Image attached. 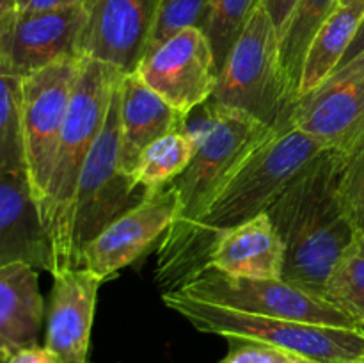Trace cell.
I'll return each mask as SVG.
<instances>
[{
    "mask_svg": "<svg viewBox=\"0 0 364 363\" xmlns=\"http://www.w3.org/2000/svg\"><path fill=\"white\" fill-rule=\"evenodd\" d=\"M322 149L316 139L294 125L274 128L231 174L180 248L156 260L155 281L162 294L205 273L223 235L267 212L288 182Z\"/></svg>",
    "mask_w": 364,
    "mask_h": 363,
    "instance_id": "obj_1",
    "label": "cell"
},
{
    "mask_svg": "<svg viewBox=\"0 0 364 363\" xmlns=\"http://www.w3.org/2000/svg\"><path fill=\"white\" fill-rule=\"evenodd\" d=\"M340 167L341 152L323 148L267 209L284 246L283 280L316 295L355 235L338 196Z\"/></svg>",
    "mask_w": 364,
    "mask_h": 363,
    "instance_id": "obj_2",
    "label": "cell"
},
{
    "mask_svg": "<svg viewBox=\"0 0 364 363\" xmlns=\"http://www.w3.org/2000/svg\"><path fill=\"white\" fill-rule=\"evenodd\" d=\"M198 110L194 127L187 123L198 139V148L187 169L173 182L178 214L160 241L156 260L167 258L180 248L231 174L274 130L240 110L212 102H205Z\"/></svg>",
    "mask_w": 364,
    "mask_h": 363,
    "instance_id": "obj_3",
    "label": "cell"
},
{
    "mask_svg": "<svg viewBox=\"0 0 364 363\" xmlns=\"http://www.w3.org/2000/svg\"><path fill=\"white\" fill-rule=\"evenodd\" d=\"M123 75L109 64L82 57V66L60 132L48 187L45 198L39 203L41 221L52 244V276L59 273L63 263L68 221L78 177L95 146L96 137L102 132L114 88Z\"/></svg>",
    "mask_w": 364,
    "mask_h": 363,
    "instance_id": "obj_4",
    "label": "cell"
},
{
    "mask_svg": "<svg viewBox=\"0 0 364 363\" xmlns=\"http://www.w3.org/2000/svg\"><path fill=\"white\" fill-rule=\"evenodd\" d=\"M208 102L240 110L269 128L290 125L297 95L281 60L279 32L262 2L231 48Z\"/></svg>",
    "mask_w": 364,
    "mask_h": 363,
    "instance_id": "obj_5",
    "label": "cell"
},
{
    "mask_svg": "<svg viewBox=\"0 0 364 363\" xmlns=\"http://www.w3.org/2000/svg\"><path fill=\"white\" fill-rule=\"evenodd\" d=\"M121 80L114 88L105 123L78 177L59 273L80 267L82 253L89 242L149 196L119 164Z\"/></svg>",
    "mask_w": 364,
    "mask_h": 363,
    "instance_id": "obj_6",
    "label": "cell"
},
{
    "mask_svg": "<svg viewBox=\"0 0 364 363\" xmlns=\"http://www.w3.org/2000/svg\"><path fill=\"white\" fill-rule=\"evenodd\" d=\"M162 299L167 308L188 320L201 333L265 342L322 363H364L363 327L322 326L252 315L188 298L178 290L166 292Z\"/></svg>",
    "mask_w": 364,
    "mask_h": 363,
    "instance_id": "obj_7",
    "label": "cell"
},
{
    "mask_svg": "<svg viewBox=\"0 0 364 363\" xmlns=\"http://www.w3.org/2000/svg\"><path fill=\"white\" fill-rule=\"evenodd\" d=\"M178 292L252 315L338 327H361L338 306L284 280H252L206 269Z\"/></svg>",
    "mask_w": 364,
    "mask_h": 363,
    "instance_id": "obj_8",
    "label": "cell"
},
{
    "mask_svg": "<svg viewBox=\"0 0 364 363\" xmlns=\"http://www.w3.org/2000/svg\"><path fill=\"white\" fill-rule=\"evenodd\" d=\"M80 66L82 57H64L21 78L25 164L38 206L48 187L60 132Z\"/></svg>",
    "mask_w": 364,
    "mask_h": 363,
    "instance_id": "obj_9",
    "label": "cell"
},
{
    "mask_svg": "<svg viewBox=\"0 0 364 363\" xmlns=\"http://www.w3.org/2000/svg\"><path fill=\"white\" fill-rule=\"evenodd\" d=\"M135 73L185 116L212 98L219 78L212 45L199 27L183 28L149 50Z\"/></svg>",
    "mask_w": 364,
    "mask_h": 363,
    "instance_id": "obj_10",
    "label": "cell"
},
{
    "mask_svg": "<svg viewBox=\"0 0 364 363\" xmlns=\"http://www.w3.org/2000/svg\"><path fill=\"white\" fill-rule=\"evenodd\" d=\"M290 125L345 152L364 135V50L295 102Z\"/></svg>",
    "mask_w": 364,
    "mask_h": 363,
    "instance_id": "obj_11",
    "label": "cell"
},
{
    "mask_svg": "<svg viewBox=\"0 0 364 363\" xmlns=\"http://www.w3.org/2000/svg\"><path fill=\"white\" fill-rule=\"evenodd\" d=\"M85 7L25 13L0 21V73L23 78L64 57L78 56Z\"/></svg>",
    "mask_w": 364,
    "mask_h": 363,
    "instance_id": "obj_12",
    "label": "cell"
},
{
    "mask_svg": "<svg viewBox=\"0 0 364 363\" xmlns=\"http://www.w3.org/2000/svg\"><path fill=\"white\" fill-rule=\"evenodd\" d=\"M78 56L134 73L148 52L159 0H87Z\"/></svg>",
    "mask_w": 364,
    "mask_h": 363,
    "instance_id": "obj_13",
    "label": "cell"
},
{
    "mask_svg": "<svg viewBox=\"0 0 364 363\" xmlns=\"http://www.w3.org/2000/svg\"><path fill=\"white\" fill-rule=\"evenodd\" d=\"M176 214L178 191L171 184L149 194L89 242L82 253L80 267L102 280L114 276L144 255L156 241H162Z\"/></svg>",
    "mask_w": 364,
    "mask_h": 363,
    "instance_id": "obj_14",
    "label": "cell"
},
{
    "mask_svg": "<svg viewBox=\"0 0 364 363\" xmlns=\"http://www.w3.org/2000/svg\"><path fill=\"white\" fill-rule=\"evenodd\" d=\"M52 278L45 347L60 363H87L96 299L105 280L85 267L63 270Z\"/></svg>",
    "mask_w": 364,
    "mask_h": 363,
    "instance_id": "obj_15",
    "label": "cell"
},
{
    "mask_svg": "<svg viewBox=\"0 0 364 363\" xmlns=\"http://www.w3.org/2000/svg\"><path fill=\"white\" fill-rule=\"evenodd\" d=\"M13 262L52 273V244L27 174L0 180V265Z\"/></svg>",
    "mask_w": 364,
    "mask_h": 363,
    "instance_id": "obj_16",
    "label": "cell"
},
{
    "mask_svg": "<svg viewBox=\"0 0 364 363\" xmlns=\"http://www.w3.org/2000/svg\"><path fill=\"white\" fill-rule=\"evenodd\" d=\"M187 120L188 116L160 98L135 71L124 75L119 96L121 169L132 177L146 146L171 132L185 130Z\"/></svg>",
    "mask_w": 364,
    "mask_h": 363,
    "instance_id": "obj_17",
    "label": "cell"
},
{
    "mask_svg": "<svg viewBox=\"0 0 364 363\" xmlns=\"http://www.w3.org/2000/svg\"><path fill=\"white\" fill-rule=\"evenodd\" d=\"M208 269L237 278L283 280L284 246L267 212L223 235L210 255Z\"/></svg>",
    "mask_w": 364,
    "mask_h": 363,
    "instance_id": "obj_18",
    "label": "cell"
},
{
    "mask_svg": "<svg viewBox=\"0 0 364 363\" xmlns=\"http://www.w3.org/2000/svg\"><path fill=\"white\" fill-rule=\"evenodd\" d=\"M43 317L38 269L27 262L0 265V352L9 358L39 345Z\"/></svg>",
    "mask_w": 364,
    "mask_h": 363,
    "instance_id": "obj_19",
    "label": "cell"
},
{
    "mask_svg": "<svg viewBox=\"0 0 364 363\" xmlns=\"http://www.w3.org/2000/svg\"><path fill=\"white\" fill-rule=\"evenodd\" d=\"M363 20L364 0H350L347 4H340L323 21L306 53L299 96L311 91L327 75L336 70Z\"/></svg>",
    "mask_w": 364,
    "mask_h": 363,
    "instance_id": "obj_20",
    "label": "cell"
},
{
    "mask_svg": "<svg viewBox=\"0 0 364 363\" xmlns=\"http://www.w3.org/2000/svg\"><path fill=\"white\" fill-rule=\"evenodd\" d=\"M198 139L191 128L171 132L146 146L134 171L135 184L144 187L148 194L173 184L194 159Z\"/></svg>",
    "mask_w": 364,
    "mask_h": 363,
    "instance_id": "obj_21",
    "label": "cell"
},
{
    "mask_svg": "<svg viewBox=\"0 0 364 363\" xmlns=\"http://www.w3.org/2000/svg\"><path fill=\"white\" fill-rule=\"evenodd\" d=\"M340 6V0H299L279 34V52L291 89L299 98L302 66L309 45L323 21Z\"/></svg>",
    "mask_w": 364,
    "mask_h": 363,
    "instance_id": "obj_22",
    "label": "cell"
},
{
    "mask_svg": "<svg viewBox=\"0 0 364 363\" xmlns=\"http://www.w3.org/2000/svg\"><path fill=\"white\" fill-rule=\"evenodd\" d=\"M322 298L364 324V233L355 231L323 285Z\"/></svg>",
    "mask_w": 364,
    "mask_h": 363,
    "instance_id": "obj_23",
    "label": "cell"
},
{
    "mask_svg": "<svg viewBox=\"0 0 364 363\" xmlns=\"http://www.w3.org/2000/svg\"><path fill=\"white\" fill-rule=\"evenodd\" d=\"M27 174L21 130V78L0 73V180Z\"/></svg>",
    "mask_w": 364,
    "mask_h": 363,
    "instance_id": "obj_24",
    "label": "cell"
},
{
    "mask_svg": "<svg viewBox=\"0 0 364 363\" xmlns=\"http://www.w3.org/2000/svg\"><path fill=\"white\" fill-rule=\"evenodd\" d=\"M259 2L262 0H210L203 32L212 45L219 71Z\"/></svg>",
    "mask_w": 364,
    "mask_h": 363,
    "instance_id": "obj_25",
    "label": "cell"
},
{
    "mask_svg": "<svg viewBox=\"0 0 364 363\" xmlns=\"http://www.w3.org/2000/svg\"><path fill=\"white\" fill-rule=\"evenodd\" d=\"M338 196L348 223L364 233V135L341 152Z\"/></svg>",
    "mask_w": 364,
    "mask_h": 363,
    "instance_id": "obj_26",
    "label": "cell"
},
{
    "mask_svg": "<svg viewBox=\"0 0 364 363\" xmlns=\"http://www.w3.org/2000/svg\"><path fill=\"white\" fill-rule=\"evenodd\" d=\"M208 6L210 0H159V13L148 52L183 28H203Z\"/></svg>",
    "mask_w": 364,
    "mask_h": 363,
    "instance_id": "obj_27",
    "label": "cell"
},
{
    "mask_svg": "<svg viewBox=\"0 0 364 363\" xmlns=\"http://www.w3.org/2000/svg\"><path fill=\"white\" fill-rule=\"evenodd\" d=\"M230 351L219 363H322L299 352L247 338H226Z\"/></svg>",
    "mask_w": 364,
    "mask_h": 363,
    "instance_id": "obj_28",
    "label": "cell"
},
{
    "mask_svg": "<svg viewBox=\"0 0 364 363\" xmlns=\"http://www.w3.org/2000/svg\"><path fill=\"white\" fill-rule=\"evenodd\" d=\"M297 2L299 0H262V6L265 7L269 16L272 18L279 34L284 28V25H287V21L290 20Z\"/></svg>",
    "mask_w": 364,
    "mask_h": 363,
    "instance_id": "obj_29",
    "label": "cell"
},
{
    "mask_svg": "<svg viewBox=\"0 0 364 363\" xmlns=\"http://www.w3.org/2000/svg\"><path fill=\"white\" fill-rule=\"evenodd\" d=\"M7 363H60V359L45 345H34L14 352Z\"/></svg>",
    "mask_w": 364,
    "mask_h": 363,
    "instance_id": "obj_30",
    "label": "cell"
},
{
    "mask_svg": "<svg viewBox=\"0 0 364 363\" xmlns=\"http://www.w3.org/2000/svg\"><path fill=\"white\" fill-rule=\"evenodd\" d=\"M87 0H18V11L38 13V11H59L68 7L85 6Z\"/></svg>",
    "mask_w": 364,
    "mask_h": 363,
    "instance_id": "obj_31",
    "label": "cell"
},
{
    "mask_svg": "<svg viewBox=\"0 0 364 363\" xmlns=\"http://www.w3.org/2000/svg\"><path fill=\"white\" fill-rule=\"evenodd\" d=\"M363 50H364V20H363V23L359 25V28H358V32H355L354 39H352L350 46L347 48L343 59H341V63L338 64V66H341V64L348 63V60H352L354 57H358Z\"/></svg>",
    "mask_w": 364,
    "mask_h": 363,
    "instance_id": "obj_32",
    "label": "cell"
},
{
    "mask_svg": "<svg viewBox=\"0 0 364 363\" xmlns=\"http://www.w3.org/2000/svg\"><path fill=\"white\" fill-rule=\"evenodd\" d=\"M18 11V0H0V21Z\"/></svg>",
    "mask_w": 364,
    "mask_h": 363,
    "instance_id": "obj_33",
    "label": "cell"
},
{
    "mask_svg": "<svg viewBox=\"0 0 364 363\" xmlns=\"http://www.w3.org/2000/svg\"><path fill=\"white\" fill-rule=\"evenodd\" d=\"M7 359H9V358H7L6 354H2V352H0V363H7Z\"/></svg>",
    "mask_w": 364,
    "mask_h": 363,
    "instance_id": "obj_34",
    "label": "cell"
},
{
    "mask_svg": "<svg viewBox=\"0 0 364 363\" xmlns=\"http://www.w3.org/2000/svg\"><path fill=\"white\" fill-rule=\"evenodd\" d=\"M347 2H350V0H340V4H347Z\"/></svg>",
    "mask_w": 364,
    "mask_h": 363,
    "instance_id": "obj_35",
    "label": "cell"
},
{
    "mask_svg": "<svg viewBox=\"0 0 364 363\" xmlns=\"http://www.w3.org/2000/svg\"><path fill=\"white\" fill-rule=\"evenodd\" d=\"M363 330H364V324H363Z\"/></svg>",
    "mask_w": 364,
    "mask_h": 363,
    "instance_id": "obj_36",
    "label": "cell"
}]
</instances>
